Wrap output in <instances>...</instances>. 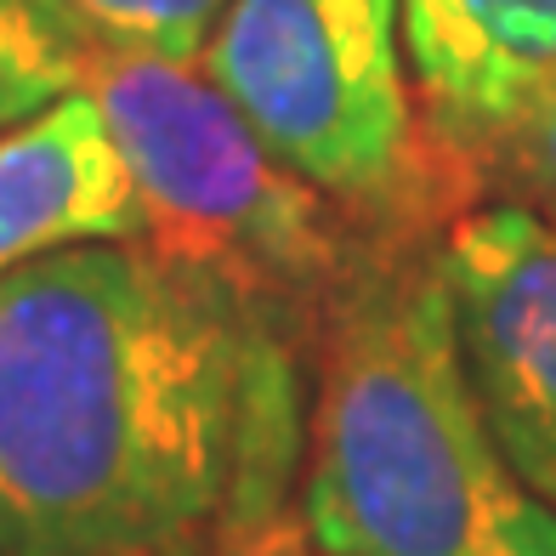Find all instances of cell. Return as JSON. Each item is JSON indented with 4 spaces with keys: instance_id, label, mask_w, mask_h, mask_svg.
<instances>
[{
    "instance_id": "ba28073f",
    "label": "cell",
    "mask_w": 556,
    "mask_h": 556,
    "mask_svg": "<svg viewBox=\"0 0 556 556\" xmlns=\"http://www.w3.org/2000/svg\"><path fill=\"white\" fill-rule=\"evenodd\" d=\"M91 35L68 0H0V131L80 91Z\"/></svg>"
},
{
    "instance_id": "3957f363",
    "label": "cell",
    "mask_w": 556,
    "mask_h": 556,
    "mask_svg": "<svg viewBox=\"0 0 556 556\" xmlns=\"http://www.w3.org/2000/svg\"><path fill=\"white\" fill-rule=\"evenodd\" d=\"M80 86L97 97L137 182L142 244L233 290L307 346L364 244V227L285 170L199 63L91 40Z\"/></svg>"
},
{
    "instance_id": "277c9868",
    "label": "cell",
    "mask_w": 556,
    "mask_h": 556,
    "mask_svg": "<svg viewBox=\"0 0 556 556\" xmlns=\"http://www.w3.org/2000/svg\"><path fill=\"white\" fill-rule=\"evenodd\" d=\"M199 68L364 233H448L483 205L420 119L397 0H227Z\"/></svg>"
},
{
    "instance_id": "6da1fadb",
    "label": "cell",
    "mask_w": 556,
    "mask_h": 556,
    "mask_svg": "<svg viewBox=\"0 0 556 556\" xmlns=\"http://www.w3.org/2000/svg\"><path fill=\"white\" fill-rule=\"evenodd\" d=\"M307 346L142 239L0 273V556H278Z\"/></svg>"
},
{
    "instance_id": "30bf717a",
    "label": "cell",
    "mask_w": 556,
    "mask_h": 556,
    "mask_svg": "<svg viewBox=\"0 0 556 556\" xmlns=\"http://www.w3.org/2000/svg\"><path fill=\"white\" fill-rule=\"evenodd\" d=\"M477 188H483V199L556 222V86L483 154Z\"/></svg>"
},
{
    "instance_id": "8992f818",
    "label": "cell",
    "mask_w": 556,
    "mask_h": 556,
    "mask_svg": "<svg viewBox=\"0 0 556 556\" xmlns=\"http://www.w3.org/2000/svg\"><path fill=\"white\" fill-rule=\"evenodd\" d=\"M397 7L420 119L477 182L483 154L556 86V0H397Z\"/></svg>"
},
{
    "instance_id": "5b68a950",
    "label": "cell",
    "mask_w": 556,
    "mask_h": 556,
    "mask_svg": "<svg viewBox=\"0 0 556 556\" xmlns=\"http://www.w3.org/2000/svg\"><path fill=\"white\" fill-rule=\"evenodd\" d=\"M443 273L489 432L556 517V222L483 199L448 222Z\"/></svg>"
},
{
    "instance_id": "52a82bcc",
    "label": "cell",
    "mask_w": 556,
    "mask_h": 556,
    "mask_svg": "<svg viewBox=\"0 0 556 556\" xmlns=\"http://www.w3.org/2000/svg\"><path fill=\"white\" fill-rule=\"evenodd\" d=\"M119 239H142V205L86 86L0 131V273Z\"/></svg>"
},
{
    "instance_id": "9c48e42d",
    "label": "cell",
    "mask_w": 556,
    "mask_h": 556,
    "mask_svg": "<svg viewBox=\"0 0 556 556\" xmlns=\"http://www.w3.org/2000/svg\"><path fill=\"white\" fill-rule=\"evenodd\" d=\"M86 35L114 52L199 63L227 12V0H68Z\"/></svg>"
},
{
    "instance_id": "7a4b0ae2",
    "label": "cell",
    "mask_w": 556,
    "mask_h": 556,
    "mask_svg": "<svg viewBox=\"0 0 556 556\" xmlns=\"http://www.w3.org/2000/svg\"><path fill=\"white\" fill-rule=\"evenodd\" d=\"M307 556H556L466 375L443 233H364L307 358Z\"/></svg>"
},
{
    "instance_id": "8fae6325",
    "label": "cell",
    "mask_w": 556,
    "mask_h": 556,
    "mask_svg": "<svg viewBox=\"0 0 556 556\" xmlns=\"http://www.w3.org/2000/svg\"><path fill=\"white\" fill-rule=\"evenodd\" d=\"M278 556H307V551H278Z\"/></svg>"
}]
</instances>
